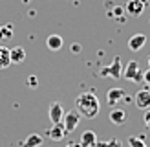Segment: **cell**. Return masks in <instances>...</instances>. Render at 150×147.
I'll use <instances>...</instances> for the list:
<instances>
[{"label":"cell","mask_w":150,"mask_h":147,"mask_svg":"<svg viewBox=\"0 0 150 147\" xmlns=\"http://www.w3.org/2000/svg\"><path fill=\"white\" fill-rule=\"evenodd\" d=\"M75 105H77V112L81 116L88 118V120H93V118L99 114V110H101V101L92 90L79 94L77 99H75Z\"/></svg>","instance_id":"cell-1"},{"label":"cell","mask_w":150,"mask_h":147,"mask_svg":"<svg viewBox=\"0 0 150 147\" xmlns=\"http://www.w3.org/2000/svg\"><path fill=\"white\" fill-rule=\"evenodd\" d=\"M99 76L101 77H112V79H119L123 76V63H121V57H114L110 66L106 68H101L99 70Z\"/></svg>","instance_id":"cell-2"},{"label":"cell","mask_w":150,"mask_h":147,"mask_svg":"<svg viewBox=\"0 0 150 147\" xmlns=\"http://www.w3.org/2000/svg\"><path fill=\"white\" fill-rule=\"evenodd\" d=\"M123 76L125 79L134 81V83H143V70H141L137 61H130L126 64V68L123 70Z\"/></svg>","instance_id":"cell-3"},{"label":"cell","mask_w":150,"mask_h":147,"mask_svg":"<svg viewBox=\"0 0 150 147\" xmlns=\"http://www.w3.org/2000/svg\"><path fill=\"white\" fill-rule=\"evenodd\" d=\"M79 121H81V114L77 112V110H68V112H64L61 123L64 125L66 134H70V132H73L75 129L79 127Z\"/></svg>","instance_id":"cell-4"},{"label":"cell","mask_w":150,"mask_h":147,"mask_svg":"<svg viewBox=\"0 0 150 147\" xmlns=\"http://www.w3.org/2000/svg\"><path fill=\"white\" fill-rule=\"evenodd\" d=\"M146 4H148V0H128L126 6H125V9H126V13H128L130 17H141L143 11H145V7H146Z\"/></svg>","instance_id":"cell-5"},{"label":"cell","mask_w":150,"mask_h":147,"mask_svg":"<svg viewBox=\"0 0 150 147\" xmlns=\"http://www.w3.org/2000/svg\"><path fill=\"white\" fill-rule=\"evenodd\" d=\"M134 103H136V107L141 108V110L150 108V90L148 88H141V90H137V94L134 96Z\"/></svg>","instance_id":"cell-6"},{"label":"cell","mask_w":150,"mask_h":147,"mask_svg":"<svg viewBox=\"0 0 150 147\" xmlns=\"http://www.w3.org/2000/svg\"><path fill=\"white\" fill-rule=\"evenodd\" d=\"M48 116H50V120L51 123H61L62 121V116H64V108L62 105L59 101H53L50 105V110H48Z\"/></svg>","instance_id":"cell-7"},{"label":"cell","mask_w":150,"mask_h":147,"mask_svg":"<svg viewBox=\"0 0 150 147\" xmlns=\"http://www.w3.org/2000/svg\"><path fill=\"white\" fill-rule=\"evenodd\" d=\"M125 88H110V90L106 92V101L110 107H114L115 103H121L125 99Z\"/></svg>","instance_id":"cell-8"},{"label":"cell","mask_w":150,"mask_h":147,"mask_svg":"<svg viewBox=\"0 0 150 147\" xmlns=\"http://www.w3.org/2000/svg\"><path fill=\"white\" fill-rule=\"evenodd\" d=\"M145 44H146V35L145 33H136L128 39V48L132 51H139Z\"/></svg>","instance_id":"cell-9"},{"label":"cell","mask_w":150,"mask_h":147,"mask_svg":"<svg viewBox=\"0 0 150 147\" xmlns=\"http://www.w3.org/2000/svg\"><path fill=\"white\" fill-rule=\"evenodd\" d=\"M9 59H11V64H20V63H24V59H26V50L22 48V46H15L9 50Z\"/></svg>","instance_id":"cell-10"},{"label":"cell","mask_w":150,"mask_h":147,"mask_svg":"<svg viewBox=\"0 0 150 147\" xmlns=\"http://www.w3.org/2000/svg\"><path fill=\"white\" fill-rule=\"evenodd\" d=\"M79 143H81V147H95V143H97V134H95L93 131H84L81 134Z\"/></svg>","instance_id":"cell-11"},{"label":"cell","mask_w":150,"mask_h":147,"mask_svg":"<svg viewBox=\"0 0 150 147\" xmlns=\"http://www.w3.org/2000/svg\"><path fill=\"white\" fill-rule=\"evenodd\" d=\"M48 136L53 140V142H61V140L66 136V131H64V125L62 123H53V127L48 131Z\"/></svg>","instance_id":"cell-12"},{"label":"cell","mask_w":150,"mask_h":147,"mask_svg":"<svg viewBox=\"0 0 150 147\" xmlns=\"http://www.w3.org/2000/svg\"><path fill=\"white\" fill-rule=\"evenodd\" d=\"M62 44H64V41H62L61 35H50L48 39H46V46L51 51H59V50L62 48Z\"/></svg>","instance_id":"cell-13"},{"label":"cell","mask_w":150,"mask_h":147,"mask_svg":"<svg viewBox=\"0 0 150 147\" xmlns=\"http://www.w3.org/2000/svg\"><path fill=\"white\" fill-rule=\"evenodd\" d=\"M108 118H110V121L114 123V125H123V123L126 121V112H125L123 108H114V110L110 112Z\"/></svg>","instance_id":"cell-14"},{"label":"cell","mask_w":150,"mask_h":147,"mask_svg":"<svg viewBox=\"0 0 150 147\" xmlns=\"http://www.w3.org/2000/svg\"><path fill=\"white\" fill-rule=\"evenodd\" d=\"M40 145H42V136L37 134V132H31L22 143V147H40Z\"/></svg>","instance_id":"cell-15"},{"label":"cell","mask_w":150,"mask_h":147,"mask_svg":"<svg viewBox=\"0 0 150 147\" xmlns=\"http://www.w3.org/2000/svg\"><path fill=\"white\" fill-rule=\"evenodd\" d=\"M11 64V59H9V50L6 46H0V70L7 68Z\"/></svg>","instance_id":"cell-16"},{"label":"cell","mask_w":150,"mask_h":147,"mask_svg":"<svg viewBox=\"0 0 150 147\" xmlns=\"http://www.w3.org/2000/svg\"><path fill=\"white\" fill-rule=\"evenodd\" d=\"M11 37H13V26H11V24H4V26H0V42L9 41Z\"/></svg>","instance_id":"cell-17"},{"label":"cell","mask_w":150,"mask_h":147,"mask_svg":"<svg viewBox=\"0 0 150 147\" xmlns=\"http://www.w3.org/2000/svg\"><path fill=\"white\" fill-rule=\"evenodd\" d=\"M121 145H123L121 140H117V138H112L108 142H99L97 140V143H95V147H121Z\"/></svg>","instance_id":"cell-18"},{"label":"cell","mask_w":150,"mask_h":147,"mask_svg":"<svg viewBox=\"0 0 150 147\" xmlns=\"http://www.w3.org/2000/svg\"><path fill=\"white\" fill-rule=\"evenodd\" d=\"M128 145L130 147H146V143L141 138H137V136H130L128 138Z\"/></svg>","instance_id":"cell-19"},{"label":"cell","mask_w":150,"mask_h":147,"mask_svg":"<svg viewBox=\"0 0 150 147\" xmlns=\"http://www.w3.org/2000/svg\"><path fill=\"white\" fill-rule=\"evenodd\" d=\"M143 121H145V125H146V129L150 131V108L145 110V114H143Z\"/></svg>","instance_id":"cell-20"},{"label":"cell","mask_w":150,"mask_h":147,"mask_svg":"<svg viewBox=\"0 0 150 147\" xmlns=\"http://www.w3.org/2000/svg\"><path fill=\"white\" fill-rule=\"evenodd\" d=\"M28 85L31 86V88H37V85H39V79H37L35 76H29V77H28Z\"/></svg>","instance_id":"cell-21"},{"label":"cell","mask_w":150,"mask_h":147,"mask_svg":"<svg viewBox=\"0 0 150 147\" xmlns=\"http://www.w3.org/2000/svg\"><path fill=\"white\" fill-rule=\"evenodd\" d=\"M143 83H146V86H150V68L143 72Z\"/></svg>","instance_id":"cell-22"},{"label":"cell","mask_w":150,"mask_h":147,"mask_svg":"<svg viewBox=\"0 0 150 147\" xmlns=\"http://www.w3.org/2000/svg\"><path fill=\"white\" fill-rule=\"evenodd\" d=\"M71 51H75V54H79V51H81V44H77V42H75V44H71Z\"/></svg>","instance_id":"cell-23"},{"label":"cell","mask_w":150,"mask_h":147,"mask_svg":"<svg viewBox=\"0 0 150 147\" xmlns=\"http://www.w3.org/2000/svg\"><path fill=\"white\" fill-rule=\"evenodd\" d=\"M66 147H81V143H68Z\"/></svg>","instance_id":"cell-24"},{"label":"cell","mask_w":150,"mask_h":147,"mask_svg":"<svg viewBox=\"0 0 150 147\" xmlns=\"http://www.w3.org/2000/svg\"><path fill=\"white\" fill-rule=\"evenodd\" d=\"M22 2H24V4H29V2H31V0H22Z\"/></svg>","instance_id":"cell-25"},{"label":"cell","mask_w":150,"mask_h":147,"mask_svg":"<svg viewBox=\"0 0 150 147\" xmlns=\"http://www.w3.org/2000/svg\"><path fill=\"white\" fill-rule=\"evenodd\" d=\"M148 68H150V57H148Z\"/></svg>","instance_id":"cell-26"}]
</instances>
